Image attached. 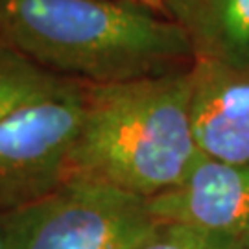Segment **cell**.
Returning <instances> with one entry per match:
<instances>
[{"mask_svg":"<svg viewBox=\"0 0 249 249\" xmlns=\"http://www.w3.org/2000/svg\"><path fill=\"white\" fill-rule=\"evenodd\" d=\"M0 45L90 85L160 76L194 63L176 22L129 0H0Z\"/></svg>","mask_w":249,"mask_h":249,"instance_id":"6da1fadb","label":"cell"},{"mask_svg":"<svg viewBox=\"0 0 249 249\" xmlns=\"http://www.w3.org/2000/svg\"><path fill=\"white\" fill-rule=\"evenodd\" d=\"M190 94L192 65L141 80L89 83L71 174L146 199L179 185L201 155L190 124Z\"/></svg>","mask_w":249,"mask_h":249,"instance_id":"7a4b0ae2","label":"cell"},{"mask_svg":"<svg viewBox=\"0 0 249 249\" xmlns=\"http://www.w3.org/2000/svg\"><path fill=\"white\" fill-rule=\"evenodd\" d=\"M157 225L146 197L72 174L45 197L2 214L4 249H137Z\"/></svg>","mask_w":249,"mask_h":249,"instance_id":"3957f363","label":"cell"},{"mask_svg":"<svg viewBox=\"0 0 249 249\" xmlns=\"http://www.w3.org/2000/svg\"><path fill=\"white\" fill-rule=\"evenodd\" d=\"M87 85L74 81L0 120V214L45 197L69 178Z\"/></svg>","mask_w":249,"mask_h":249,"instance_id":"277c9868","label":"cell"},{"mask_svg":"<svg viewBox=\"0 0 249 249\" xmlns=\"http://www.w3.org/2000/svg\"><path fill=\"white\" fill-rule=\"evenodd\" d=\"M157 222L183 223L249 240V162L199 155L179 185L148 199Z\"/></svg>","mask_w":249,"mask_h":249,"instance_id":"5b68a950","label":"cell"},{"mask_svg":"<svg viewBox=\"0 0 249 249\" xmlns=\"http://www.w3.org/2000/svg\"><path fill=\"white\" fill-rule=\"evenodd\" d=\"M190 124L201 155L249 162V67L194 59Z\"/></svg>","mask_w":249,"mask_h":249,"instance_id":"8992f818","label":"cell"},{"mask_svg":"<svg viewBox=\"0 0 249 249\" xmlns=\"http://www.w3.org/2000/svg\"><path fill=\"white\" fill-rule=\"evenodd\" d=\"M194 59L249 67V0H164Z\"/></svg>","mask_w":249,"mask_h":249,"instance_id":"52a82bcc","label":"cell"},{"mask_svg":"<svg viewBox=\"0 0 249 249\" xmlns=\"http://www.w3.org/2000/svg\"><path fill=\"white\" fill-rule=\"evenodd\" d=\"M72 78L57 76L0 45V120L15 111L67 89Z\"/></svg>","mask_w":249,"mask_h":249,"instance_id":"ba28073f","label":"cell"},{"mask_svg":"<svg viewBox=\"0 0 249 249\" xmlns=\"http://www.w3.org/2000/svg\"><path fill=\"white\" fill-rule=\"evenodd\" d=\"M137 249H248V240L183 223L159 222L153 234Z\"/></svg>","mask_w":249,"mask_h":249,"instance_id":"9c48e42d","label":"cell"},{"mask_svg":"<svg viewBox=\"0 0 249 249\" xmlns=\"http://www.w3.org/2000/svg\"><path fill=\"white\" fill-rule=\"evenodd\" d=\"M129 2H137V4H142V6L155 9V11H162V6H164V0H129Z\"/></svg>","mask_w":249,"mask_h":249,"instance_id":"30bf717a","label":"cell"},{"mask_svg":"<svg viewBox=\"0 0 249 249\" xmlns=\"http://www.w3.org/2000/svg\"><path fill=\"white\" fill-rule=\"evenodd\" d=\"M0 249H4V231H2V214H0Z\"/></svg>","mask_w":249,"mask_h":249,"instance_id":"8fae6325","label":"cell"},{"mask_svg":"<svg viewBox=\"0 0 249 249\" xmlns=\"http://www.w3.org/2000/svg\"><path fill=\"white\" fill-rule=\"evenodd\" d=\"M248 249H249V240H248Z\"/></svg>","mask_w":249,"mask_h":249,"instance_id":"7c38bea8","label":"cell"}]
</instances>
